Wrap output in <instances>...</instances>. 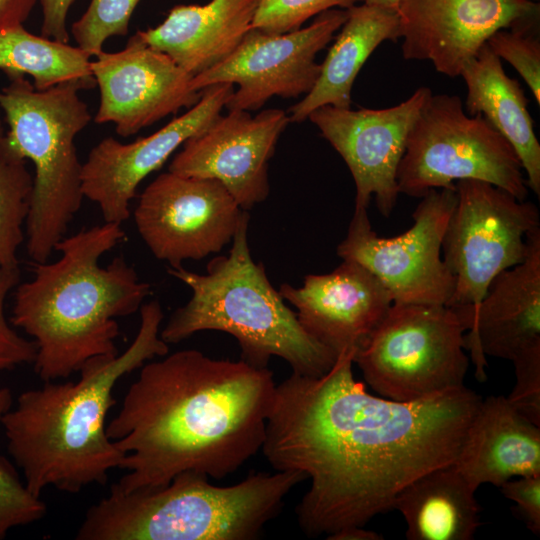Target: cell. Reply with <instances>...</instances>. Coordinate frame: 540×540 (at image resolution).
Masks as SVG:
<instances>
[{"label": "cell", "instance_id": "cell-3", "mask_svg": "<svg viewBox=\"0 0 540 540\" xmlns=\"http://www.w3.org/2000/svg\"><path fill=\"white\" fill-rule=\"evenodd\" d=\"M163 317L158 300L143 303L138 332L123 353L91 358L74 382L50 381L22 392L3 415L8 452L33 495L40 497L50 486L78 493L104 485L109 472L120 468L126 454L106 431L116 403L113 390L124 375L168 354L160 337Z\"/></svg>", "mask_w": 540, "mask_h": 540}, {"label": "cell", "instance_id": "cell-29", "mask_svg": "<svg viewBox=\"0 0 540 540\" xmlns=\"http://www.w3.org/2000/svg\"><path fill=\"white\" fill-rule=\"evenodd\" d=\"M140 0H91L84 14L72 24L77 47L90 57L103 51L104 42L128 33L131 16Z\"/></svg>", "mask_w": 540, "mask_h": 540}, {"label": "cell", "instance_id": "cell-20", "mask_svg": "<svg viewBox=\"0 0 540 540\" xmlns=\"http://www.w3.org/2000/svg\"><path fill=\"white\" fill-rule=\"evenodd\" d=\"M476 378L486 379V357L515 362L540 352V228L530 236L525 260L490 284L464 334Z\"/></svg>", "mask_w": 540, "mask_h": 540}, {"label": "cell", "instance_id": "cell-27", "mask_svg": "<svg viewBox=\"0 0 540 540\" xmlns=\"http://www.w3.org/2000/svg\"><path fill=\"white\" fill-rule=\"evenodd\" d=\"M0 109V264L19 268L18 249L24 241V230L32 194L33 176L26 159L9 144Z\"/></svg>", "mask_w": 540, "mask_h": 540}, {"label": "cell", "instance_id": "cell-11", "mask_svg": "<svg viewBox=\"0 0 540 540\" xmlns=\"http://www.w3.org/2000/svg\"><path fill=\"white\" fill-rule=\"evenodd\" d=\"M421 198L412 226L395 237L378 236L367 209L355 208L336 253L373 273L393 303L446 306L454 278L441 257L442 240L457 202L456 187L432 189Z\"/></svg>", "mask_w": 540, "mask_h": 540}, {"label": "cell", "instance_id": "cell-13", "mask_svg": "<svg viewBox=\"0 0 540 540\" xmlns=\"http://www.w3.org/2000/svg\"><path fill=\"white\" fill-rule=\"evenodd\" d=\"M346 18L347 9L335 8L320 13L309 26L286 33L251 28L225 60L193 76L191 87L200 92L217 83L237 84L226 105L229 110H256L273 96L306 95L320 73L316 55Z\"/></svg>", "mask_w": 540, "mask_h": 540}, {"label": "cell", "instance_id": "cell-35", "mask_svg": "<svg viewBox=\"0 0 540 540\" xmlns=\"http://www.w3.org/2000/svg\"><path fill=\"white\" fill-rule=\"evenodd\" d=\"M75 0H40L42 8L41 35L62 43H69L67 16Z\"/></svg>", "mask_w": 540, "mask_h": 540}, {"label": "cell", "instance_id": "cell-7", "mask_svg": "<svg viewBox=\"0 0 540 540\" xmlns=\"http://www.w3.org/2000/svg\"><path fill=\"white\" fill-rule=\"evenodd\" d=\"M7 77L8 84L0 89V109L9 126L6 137L35 169L26 250L33 262H46L84 198L75 138L91 120L79 91L91 88L71 81L38 90L23 74Z\"/></svg>", "mask_w": 540, "mask_h": 540}, {"label": "cell", "instance_id": "cell-16", "mask_svg": "<svg viewBox=\"0 0 540 540\" xmlns=\"http://www.w3.org/2000/svg\"><path fill=\"white\" fill-rule=\"evenodd\" d=\"M233 92L231 83L207 86L194 106L155 133L128 144L113 137L101 140L82 164L84 198L98 205L105 222L126 221L138 185L177 148L215 121Z\"/></svg>", "mask_w": 540, "mask_h": 540}, {"label": "cell", "instance_id": "cell-38", "mask_svg": "<svg viewBox=\"0 0 540 540\" xmlns=\"http://www.w3.org/2000/svg\"><path fill=\"white\" fill-rule=\"evenodd\" d=\"M400 0H362V3L397 12Z\"/></svg>", "mask_w": 540, "mask_h": 540}, {"label": "cell", "instance_id": "cell-17", "mask_svg": "<svg viewBox=\"0 0 540 540\" xmlns=\"http://www.w3.org/2000/svg\"><path fill=\"white\" fill-rule=\"evenodd\" d=\"M91 71L100 91L94 120L114 124L122 137L181 108H191L201 97V91L191 87L193 76L168 55L143 42L137 33L124 49L95 56Z\"/></svg>", "mask_w": 540, "mask_h": 540}, {"label": "cell", "instance_id": "cell-14", "mask_svg": "<svg viewBox=\"0 0 540 540\" xmlns=\"http://www.w3.org/2000/svg\"><path fill=\"white\" fill-rule=\"evenodd\" d=\"M432 94L419 87L401 103L381 109L322 106L308 119L345 161L355 183V208L368 209L374 198L389 217L399 195L397 171L410 130Z\"/></svg>", "mask_w": 540, "mask_h": 540}, {"label": "cell", "instance_id": "cell-12", "mask_svg": "<svg viewBox=\"0 0 540 540\" xmlns=\"http://www.w3.org/2000/svg\"><path fill=\"white\" fill-rule=\"evenodd\" d=\"M245 212L218 180L167 171L141 193L133 217L153 256L175 268L219 253Z\"/></svg>", "mask_w": 540, "mask_h": 540}, {"label": "cell", "instance_id": "cell-34", "mask_svg": "<svg viewBox=\"0 0 540 540\" xmlns=\"http://www.w3.org/2000/svg\"><path fill=\"white\" fill-rule=\"evenodd\" d=\"M504 482L499 488L507 499L516 504V510L527 528L540 534V474L520 476Z\"/></svg>", "mask_w": 540, "mask_h": 540}, {"label": "cell", "instance_id": "cell-31", "mask_svg": "<svg viewBox=\"0 0 540 540\" xmlns=\"http://www.w3.org/2000/svg\"><path fill=\"white\" fill-rule=\"evenodd\" d=\"M362 0H258L252 27L267 33L301 28L311 17L330 9H348Z\"/></svg>", "mask_w": 540, "mask_h": 540}, {"label": "cell", "instance_id": "cell-4", "mask_svg": "<svg viewBox=\"0 0 540 540\" xmlns=\"http://www.w3.org/2000/svg\"><path fill=\"white\" fill-rule=\"evenodd\" d=\"M125 237L121 224L104 222L64 237L53 262L33 263L18 283L10 319L36 345L34 370L44 382L65 379L98 356H115L117 318L140 310L151 293L123 256L101 267V257Z\"/></svg>", "mask_w": 540, "mask_h": 540}, {"label": "cell", "instance_id": "cell-30", "mask_svg": "<svg viewBox=\"0 0 540 540\" xmlns=\"http://www.w3.org/2000/svg\"><path fill=\"white\" fill-rule=\"evenodd\" d=\"M538 24L496 31L486 44L502 61L508 62L529 87L540 104V40Z\"/></svg>", "mask_w": 540, "mask_h": 540}, {"label": "cell", "instance_id": "cell-23", "mask_svg": "<svg viewBox=\"0 0 540 540\" xmlns=\"http://www.w3.org/2000/svg\"><path fill=\"white\" fill-rule=\"evenodd\" d=\"M467 87L466 112L480 115L512 146L525 173L526 184L540 195V144L517 79L509 77L502 61L484 44L463 67Z\"/></svg>", "mask_w": 540, "mask_h": 540}, {"label": "cell", "instance_id": "cell-8", "mask_svg": "<svg viewBox=\"0 0 540 540\" xmlns=\"http://www.w3.org/2000/svg\"><path fill=\"white\" fill-rule=\"evenodd\" d=\"M488 182L526 200L528 187L512 146L457 95L431 94L407 138L397 171L399 194L423 197L460 180Z\"/></svg>", "mask_w": 540, "mask_h": 540}, {"label": "cell", "instance_id": "cell-21", "mask_svg": "<svg viewBox=\"0 0 540 540\" xmlns=\"http://www.w3.org/2000/svg\"><path fill=\"white\" fill-rule=\"evenodd\" d=\"M453 464L476 490L482 484L500 487L515 477L540 474V426L506 397L490 396L481 400Z\"/></svg>", "mask_w": 540, "mask_h": 540}, {"label": "cell", "instance_id": "cell-28", "mask_svg": "<svg viewBox=\"0 0 540 540\" xmlns=\"http://www.w3.org/2000/svg\"><path fill=\"white\" fill-rule=\"evenodd\" d=\"M12 405V392L1 387L0 421ZM46 512V504L29 491L9 460L0 456V540L15 527L41 520Z\"/></svg>", "mask_w": 540, "mask_h": 540}, {"label": "cell", "instance_id": "cell-25", "mask_svg": "<svg viewBox=\"0 0 540 540\" xmlns=\"http://www.w3.org/2000/svg\"><path fill=\"white\" fill-rule=\"evenodd\" d=\"M475 492L451 463L410 482L392 509L402 514L409 540H471L481 524Z\"/></svg>", "mask_w": 540, "mask_h": 540}, {"label": "cell", "instance_id": "cell-22", "mask_svg": "<svg viewBox=\"0 0 540 540\" xmlns=\"http://www.w3.org/2000/svg\"><path fill=\"white\" fill-rule=\"evenodd\" d=\"M258 0H210L177 5L158 26L137 31L140 39L196 76L225 60L252 27Z\"/></svg>", "mask_w": 540, "mask_h": 540}, {"label": "cell", "instance_id": "cell-18", "mask_svg": "<svg viewBox=\"0 0 540 540\" xmlns=\"http://www.w3.org/2000/svg\"><path fill=\"white\" fill-rule=\"evenodd\" d=\"M289 122L282 109H267L256 116L229 110L188 139L168 171L218 180L243 210L251 209L269 194V161Z\"/></svg>", "mask_w": 540, "mask_h": 540}, {"label": "cell", "instance_id": "cell-1", "mask_svg": "<svg viewBox=\"0 0 540 540\" xmlns=\"http://www.w3.org/2000/svg\"><path fill=\"white\" fill-rule=\"evenodd\" d=\"M354 355L276 384L267 418V461L310 479L295 509L308 537L365 527L410 482L453 463L482 400L465 385L409 402L371 395L354 378Z\"/></svg>", "mask_w": 540, "mask_h": 540}, {"label": "cell", "instance_id": "cell-5", "mask_svg": "<svg viewBox=\"0 0 540 540\" xmlns=\"http://www.w3.org/2000/svg\"><path fill=\"white\" fill-rule=\"evenodd\" d=\"M249 214L245 212L228 255L216 256L206 274L169 267L192 296L170 316L161 339L179 343L197 332L222 331L232 335L241 360L268 367L271 357L286 361L292 373L317 377L335 363L337 355L313 338L300 324L279 291L269 282L262 263L252 259L248 244Z\"/></svg>", "mask_w": 540, "mask_h": 540}, {"label": "cell", "instance_id": "cell-32", "mask_svg": "<svg viewBox=\"0 0 540 540\" xmlns=\"http://www.w3.org/2000/svg\"><path fill=\"white\" fill-rule=\"evenodd\" d=\"M19 277V268L0 264V372L33 363L36 356L34 341L19 335L5 314L6 299L18 285Z\"/></svg>", "mask_w": 540, "mask_h": 540}, {"label": "cell", "instance_id": "cell-10", "mask_svg": "<svg viewBox=\"0 0 540 540\" xmlns=\"http://www.w3.org/2000/svg\"><path fill=\"white\" fill-rule=\"evenodd\" d=\"M464 332L447 306L393 303L353 361L380 396L414 401L464 385Z\"/></svg>", "mask_w": 540, "mask_h": 540}, {"label": "cell", "instance_id": "cell-33", "mask_svg": "<svg viewBox=\"0 0 540 540\" xmlns=\"http://www.w3.org/2000/svg\"><path fill=\"white\" fill-rule=\"evenodd\" d=\"M516 382L507 398L511 406L540 426V352L513 362Z\"/></svg>", "mask_w": 540, "mask_h": 540}, {"label": "cell", "instance_id": "cell-19", "mask_svg": "<svg viewBox=\"0 0 540 540\" xmlns=\"http://www.w3.org/2000/svg\"><path fill=\"white\" fill-rule=\"evenodd\" d=\"M280 295L296 308L302 327L337 356L356 351L393 304L384 284L351 261L327 274H309L300 287L282 284Z\"/></svg>", "mask_w": 540, "mask_h": 540}, {"label": "cell", "instance_id": "cell-6", "mask_svg": "<svg viewBox=\"0 0 540 540\" xmlns=\"http://www.w3.org/2000/svg\"><path fill=\"white\" fill-rule=\"evenodd\" d=\"M307 480L297 471L257 472L217 486L197 472L167 485L122 491L114 484L93 504L77 540H254L281 511L287 495Z\"/></svg>", "mask_w": 540, "mask_h": 540}, {"label": "cell", "instance_id": "cell-36", "mask_svg": "<svg viewBox=\"0 0 540 540\" xmlns=\"http://www.w3.org/2000/svg\"><path fill=\"white\" fill-rule=\"evenodd\" d=\"M37 0H0V31L23 25Z\"/></svg>", "mask_w": 540, "mask_h": 540}, {"label": "cell", "instance_id": "cell-26", "mask_svg": "<svg viewBox=\"0 0 540 540\" xmlns=\"http://www.w3.org/2000/svg\"><path fill=\"white\" fill-rule=\"evenodd\" d=\"M90 59L79 47L37 36L23 25L0 31V70L31 76L38 90L71 81L95 87Z\"/></svg>", "mask_w": 540, "mask_h": 540}, {"label": "cell", "instance_id": "cell-24", "mask_svg": "<svg viewBox=\"0 0 540 540\" xmlns=\"http://www.w3.org/2000/svg\"><path fill=\"white\" fill-rule=\"evenodd\" d=\"M399 38L397 12L364 3L348 8L347 18L320 64L314 86L290 108V121L302 122L326 105L351 108L352 87L364 63L381 43Z\"/></svg>", "mask_w": 540, "mask_h": 540}, {"label": "cell", "instance_id": "cell-37", "mask_svg": "<svg viewBox=\"0 0 540 540\" xmlns=\"http://www.w3.org/2000/svg\"><path fill=\"white\" fill-rule=\"evenodd\" d=\"M383 536L364 527H355L336 535L333 540H382Z\"/></svg>", "mask_w": 540, "mask_h": 540}, {"label": "cell", "instance_id": "cell-9", "mask_svg": "<svg viewBox=\"0 0 540 540\" xmlns=\"http://www.w3.org/2000/svg\"><path fill=\"white\" fill-rule=\"evenodd\" d=\"M455 185L457 202L442 240V258L454 278L446 306L469 331L495 277L525 260L540 216L534 203L488 182L466 179Z\"/></svg>", "mask_w": 540, "mask_h": 540}, {"label": "cell", "instance_id": "cell-15", "mask_svg": "<svg viewBox=\"0 0 540 540\" xmlns=\"http://www.w3.org/2000/svg\"><path fill=\"white\" fill-rule=\"evenodd\" d=\"M397 14L403 58L429 61L454 78L496 31L538 24L540 5L533 0H400Z\"/></svg>", "mask_w": 540, "mask_h": 540}, {"label": "cell", "instance_id": "cell-2", "mask_svg": "<svg viewBox=\"0 0 540 540\" xmlns=\"http://www.w3.org/2000/svg\"><path fill=\"white\" fill-rule=\"evenodd\" d=\"M108 437L126 455L122 491L197 472L223 479L262 448L276 383L268 367L176 351L140 367Z\"/></svg>", "mask_w": 540, "mask_h": 540}]
</instances>
